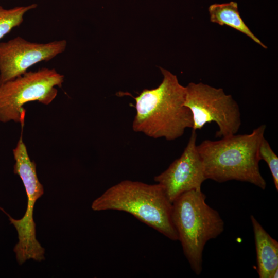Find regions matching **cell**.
<instances>
[{
  "instance_id": "6",
  "label": "cell",
  "mask_w": 278,
  "mask_h": 278,
  "mask_svg": "<svg viewBox=\"0 0 278 278\" xmlns=\"http://www.w3.org/2000/svg\"><path fill=\"white\" fill-rule=\"evenodd\" d=\"M184 106L191 112L193 130L215 123L218 130L216 137L236 134L241 126V113L237 102L223 89L202 82H190L185 86Z\"/></svg>"
},
{
  "instance_id": "7",
  "label": "cell",
  "mask_w": 278,
  "mask_h": 278,
  "mask_svg": "<svg viewBox=\"0 0 278 278\" xmlns=\"http://www.w3.org/2000/svg\"><path fill=\"white\" fill-rule=\"evenodd\" d=\"M65 40L30 42L21 37L0 43V84L22 75L37 63L48 61L64 51Z\"/></svg>"
},
{
  "instance_id": "4",
  "label": "cell",
  "mask_w": 278,
  "mask_h": 278,
  "mask_svg": "<svg viewBox=\"0 0 278 278\" xmlns=\"http://www.w3.org/2000/svg\"><path fill=\"white\" fill-rule=\"evenodd\" d=\"M201 189L192 190L179 196L172 203L171 218L183 253L193 271L202 270V255L206 242L224 230L219 213L205 201Z\"/></svg>"
},
{
  "instance_id": "9",
  "label": "cell",
  "mask_w": 278,
  "mask_h": 278,
  "mask_svg": "<svg viewBox=\"0 0 278 278\" xmlns=\"http://www.w3.org/2000/svg\"><path fill=\"white\" fill-rule=\"evenodd\" d=\"M24 186L27 199L26 212L23 217L15 219L0 207L8 217L11 224L15 228L18 235V242L13 251L19 264L22 265L27 260L36 261L45 259V249L36 238V223L33 220V210L37 200L44 194V187L40 182L37 171L31 169L23 171L20 175Z\"/></svg>"
},
{
  "instance_id": "13",
  "label": "cell",
  "mask_w": 278,
  "mask_h": 278,
  "mask_svg": "<svg viewBox=\"0 0 278 278\" xmlns=\"http://www.w3.org/2000/svg\"><path fill=\"white\" fill-rule=\"evenodd\" d=\"M259 155L267 164L270 170L275 187L278 190V157L272 149L269 142L265 138L262 139L259 147Z\"/></svg>"
},
{
  "instance_id": "3",
  "label": "cell",
  "mask_w": 278,
  "mask_h": 278,
  "mask_svg": "<svg viewBox=\"0 0 278 278\" xmlns=\"http://www.w3.org/2000/svg\"><path fill=\"white\" fill-rule=\"evenodd\" d=\"M91 207L95 211L116 210L128 213L170 240H179L172 221V203L159 183L123 180L95 199Z\"/></svg>"
},
{
  "instance_id": "2",
  "label": "cell",
  "mask_w": 278,
  "mask_h": 278,
  "mask_svg": "<svg viewBox=\"0 0 278 278\" xmlns=\"http://www.w3.org/2000/svg\"><path fill=\"white\" fill-rule=\"evenodd\" d=\"M266 128L263 124L249 134L205 140L197 145L206 180L246 182L264 190L266 182L259 170V147Z\"/></svg>"
},
{
  "instance_id": "10",
  "label": "cell",
  "mask_w": 278,
  "mask_h": 278,
  "mask_svg": "<svg viewBox=\"0 0 278 278\" xmlns=\"http://www.w3.org/2000/svg\"><path fill=\"white\" fill-rule=\"evenodd\" d=\"M254 234L257 272L259 278H272L278 270V242L265 230L253 215L250 216Z\"/></svg>"
},
{
  "instance_id": "11",
  "label": "cell",
  "mask_w": 278,
  "mask_h": 278,
  "mask_svg": "<svg viewBox=\"0 0 278 278\" xmlns=\"http://www.w3.org/2000/svg\"><path fill=\"white\" fill-rule=\"evenodd\" d=\"M208 10L211 22L233 28L249 37L264 48H267L246 25L240 15L236 2L231 1L222 4H214L209 6Z\"/></svg>"
},
{
  "instance_id": "5",
  "label": "cell",
  "mask_w": 278,
  "mask_h": 278,
  "mask_svg": "<svg viewBox=\"0 0 278 278\" xmlns=\"http://www.w3.org/2000/svg\"><path fill=\"white\" fill-rule=\"evenodd\" d=\"M64 76L55 68L42 67L26 72L15 78L0 84V121L24 123V105L38 101L48 105L58 94Z\"/></svg>"
},
{
  "instance_id": "8",
  "label": "cell",
  "mask_w": 278,
  "mask_h": 278,
  "mask_svg": "<svg viewBox=\"0 0 278 278\" xmlns=\"http://www.w3.org/2000/svg\"><path fill=\"white\" fill-rule=\"evenodd\" d=\"M197 133L193 130L181 156L154 180L164 188L167 197L172 202L183 193L201 189L206 180L202 158L197 148Z\"/></svg>"
},
{
  "instance_id": "1",
  "label": "cell",
  "mask_w": 278,
  "mask_h": 278,
  "mask_svg": "<svg viewBox=\"0 0 278 278\" xmlns=\"http://www.w3.org/2000/svg\"><path fill=\"white\" fill-rule=\"evenodd\" d=\"M160 70L163 78L160 85L144 89L133 97L136 114L132 129L150 137L173 141L182 136L187 128H193V117L184 106L185 86L176 75Z\"/></svg>"
},
{
  "instance_id": "12",
  "label": "cell",
  "mask_w": 278,
  "mask_h": 278,
  "mask_svg": "<svg viewBox=\"0 0 278 278\" xmlns=\"http://www.w3.org/2000/svg\"><path fill=\"white\" fill-rule=\"evenodd\" d=\"M37 7L36 4L5 9L0 6V40L23 22L25 14Z\"/></svg>"
}]
</instances>
